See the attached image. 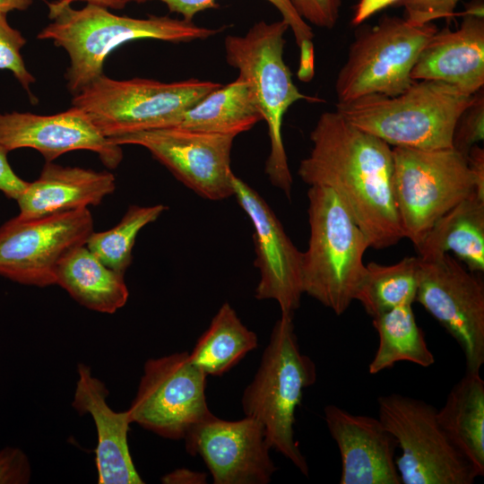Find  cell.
Returning a JSON list of instances; mask_svg holds the SVG:
<instances>
[{
  "label": "cell",
  "instance_id": "e575fe53",
  "mask_svg": "<svg viewBox=\"0 0 484 484\" xmlns=\"http://www.w3.org/2000/svg\"><path fill=\"white\" fill-rule=\"evenodd\" d=\"M30 476V463L22 450L7 446L0 451V484H26Z\"/></svg>",
  "mask_w": 484,
  "mask_h": 484
},
{
  "label": "cell",
  "instance_id": "ac0fdd59",
  "mask_svg": "<svg viewBox=\"0 0 484 484\" xmlns=\"http://www.w3.org/2000/svg\"><path fill=\"white\" fill-rule=\"evenodd\" d=\"M324 420L341 458V484H401L398 444L378 418L324 408Z\"/></svg>",
  "mask_w": 484,
  "mask_h": 484
},
{
  "label": "cell",
  "instance_id": "5b68a950",
  "mask_svg": "<svg viewBox=\"0 0 484 484\" xmlns=\"http://www.w3.org/2000/svg\"><path fill=\"white\" fill-rule=\"evenodd\" d=\"M316 380L314 361L301 353L292 314H281L259 367L244 390L241 404L246 417L264 428L266 441L305 476L309 469L294 435L295 412L303 391Z\"/></svg>",
  "mask_w": 484,
  "mask_h": 484
},
{
  "label": "cell",
  "instance_id": "d6a6232c",
  "mask_svg": "<svg viewBox=\"0 0 484 484\" xmlns=\"http://www.w3.org/2000/svg\"><path fill=\"white\" fill-rule=\"evenodd\" d=\"M460 0H399L394 5L404 8L405 19L414 24L431 23L435 20L454 16Z\"/></svg>",
  "mask_w": 484,
  "mask_h": 484
},
{
  "label": "cell",
  "instance_id": "2e32d148",
  "mask_svg": "<svg viewBox=\"0 0 484 484\" xmlns=\"http://www.w3.org/2000/svg\"><path fill=\"white\" fill-rule=\"evenodd\" d=\"M233 195L254 227L255 266L260 281L256 299H273L281 314H294L300 306L302 290V252L285 232L281 221L265 200L250 186L233 174Z\"/></svg>",
  "mask_w": 484,
  "mask_h": 484
},
{
  "label": "cell",
  "instance_id": "603a6c76",
  "mask_svg": "<svg viewBox=\"0 0 484 484\" xmlns=\"http://www.w3.org/2000/svg\"><path fill=\"white\" fill-rule=\"evenodd\" d=\"M437 420L476 477L484 475V381L480 372L466 371L436 411Z\"/></svg>",
  "mask_w": 484,
  "mask_h": 484
},
{
  "label": "cell",
  "instance_id": "8992f818",
  "mask_svg": "<svg viewBox=\"0 0 484 484\" xmlns=\"http://www.w3.org/2000/svg\"><path fill=\"white\" fill-rule=\"evenodd\" d=\"M289 25L281 19L260 21L243 36L229 35L224 40L227 63L238 71L249 85L267 124L270 153L264 171L271 184L290 197L292 177L282 141L281 127L289 108L298 100L322 102L303 94L294 84L283 59L284 34Z\"/></svg>",
  "mask_w": 484,
  "mask_h": 484
},
{
  "label": "cell",
  "instance_id": "7402d4cb",
  "mask_svg": "<svg viewBox=\"0 0 484 484\" xmlns=\"http://www.w3.org/2000/svg\"><path fill=\"white\" fill-rule=\"evenodd\" d=\"M124 275L105 265L83 245L61 258L56 284L88 309L113 314L125 305L129 297Z\"/></svg>",
  "mask_w": 484,
  "mask_h": 484
},
{
  "label": "cell",
  "instance_id": "9c48e42d",
  "mask_svg": "<svg viewBox=\"0 0 484 484\" xmlns=\"http://www.w3.org/2000/svg\"><path fill=\"white\" fill-rule=\"evenodd\" d=\"M393 192L403 237L417 248L433 224L476 191L467 157L455 149L393 147Z\"/></svg>",
  "mask_w": 484,
  "mask_h": 484
},
{
  "label": "cell",
  "instance_id": "d6986e66",
  "mask_svg": "<svg viewBox=\"0 0 484 484\" xmlns=\"http://www.w3.org/2000/svg\"><path fill=\"white\" fill-rule=\"evenodd\" d=\"M77 373L72 405L80 415H91L94 421L98 438L95 449L98 483H143L128 446V431L132 423L128 410L118 412L108 406V390L92 375L89 366L78 364Z\"/></svg>",
  "mask_w": 484,
  "mask_h": 484
},
{
  "label": "cell",
  "instance_id": "3957f363",
  "mask_svg": "<svg viewBox=\"0 0 484 484\" xmlns=\"http://www.w3.org/2000/svg\"><path fill=\"white\" fill-rule=\"evenodd\" d=\"M473 95L446 82L421 80L398 95L363 96L337 103L336 110L390 146L448 149L453 147L456 122Z\"/></svg>",
  "mask_w": 484,
  "mask_h": 484
},
{
  "label": "cell",
  "instance_id": "52a82bcc",
  "mask_svg": "<svg viewBox=\"0 0 484 484\" xmlns=\"http://www.w3.org/2000/svg\"><path fill=\"white\" fill-rule=\"evenodd\" d=\"M221 85L196 79L115 80L103 73L73 95L72 104L83 110L104 136L113 138L167 127L175 117Z\"/></svg>",
  "mask_w": 484,
  "mask_h": 484
},
{
  "label": "cell",
  "instance_id": "4316f807",
  "mask_svg": "<svg viewBox=\"0 0 484 484\" xmlns=\"http://www.w3.org/2000/svg\"><path fill=\"white\" fill-rule=\"evenodd\" d=\"M411 306L403 304L373 317L372 324L377 332L379 342L368 365L370 374L391 368L400 361L423 367L435 363V357L416 322Z\"/></svg>",
  "mask_w": 484,
  "mask_h": 484
},
{
  "label": "cell",
  "instance_id": "ba28073f",
  "mask_svg": "<svg viewBox=\"0 0 484 484\" xmlns=\"http://www.w3.org/2000/svg\"><path fill=\"white\" fill-rule=\"evenodd\" d=\"M436 30L433 22L419 25L384 15L374 26L358 31L335 80L337 103L403 92L415 82L411 77L412 68Z\"/></svg>",
  "mask_w": 484,
  "mask_h": 484
},
{
  "label": "cell",
  "instance_id": "f35d334b",
  "mask_svg": "<svg viewBox=\"0 0 484 484\" xmlns=\"http://www.w3.org/2000/svg\"><path fill=\"white\" fill-rule=\"evenodd\" d=\"M207 475L204 472L194 471L186 468L177 469L161 478L165 484H203Z\"/></svg>",
  "mask_w": 484,
  "mask_h": 484
},
{
  "label": "cell",
  "instance_id": "277c9868",
  "mask_svg": "<svg viewBox=\"0 0 484 484\" xmlns=\"http://www.w3.org/2000/svg\"><path fill=\"white\" fill-rule=\"evenodd\" d=\"M307 198L310 236L302 252L303 293L341 315L363 280L368 242L333 190L310 186Z\"/></svg>",
  "mask_w": 484,
  "mask_h": 484
},
{
  "label": "cell",
  "instance_id": "74e56055",
  "mask_svg": "<svg viewBox=\"0 0 484 484\" xmlns=\"http://www.w3.org/2000/svg\"><path fill=\"white\" fill-rule=\"evenodd\" d=\"M399 0H359L356 5L351 23L354 26L360 25L372 15L379 11L394 5Z\"/></svg>",
  "mask_w": 484,
  "mask_h": 484
},
{
  "label": "cell",
  "instance_id": "e0dca14e",
  "mask_svg": "<svg viewBox=\"0 0 484 484\" xmlns=\"http://www.w3.org/2000/svg\"><path fill=\"white\" fill-rule=\"evenodd\" d=\"M0 145L8 151L30 148L38 151L46 162L72 151L97 153L108 169H116L123 159L120 145L104 136L81 108L54 115L30 112L0 113Z\"/></svg>",
  "mask_w": 484,
  "mask_h": 484
},
{
  "label": "cell",
  "instance_id": "5bb4252c",
  "mask_svg": "<svg viewBox=\"0 0 484 484\" xmlns=\"http://www.w3.org/2000/svg\"><path fill=\"white\" fill-rule=\"evenodd\" d=\"M235 137L164 127L108 139L120 146L147 149L185 186L203 198L218 201L234 194L230 152Z\"/></svg>",
  "mask_w": 484,
  "mask_h": 484
},
{
  "label": "cell",
  "instance_id": "6da1fadb",
  "mask_svg": "<svg viewBox=\"0 0 484 484\" xmlns=\"http://www.w3.org/2000/svg\"><path fill=\"white\" fill-rule=\"evenodd\" d=\"M312 148L298 166L309 186L333 190L361 229L369 247L384 249L403 238L393 192V149L345 119L324 112L310 133Z\"/></svg>",
  "mask_w": 484,
  "mask_h": 484
},
{
  "label": "cell",
  "instance_id": "9a60e30c",
  "mask_svg": "<svg viewBox=\"0 0 484 484\" xmlns=\"http://www.w3.org/2000/svg\"><path fill=\"white\" fill-rule=\"evenodd\" d=\"M191 455H200L215 484H267L277 471L264 426L246 417L224 420L212 412L183 438Z\"/></svg>",
  "mask_w": 484,
  "mask_h": 484
},
{
  "label": "cell",
  "instance_id": "7c38bea8",
  "mask_svg": "<svg viewBox=\"0 0 484 484\" xmlns=\"http://www.w3.org/2000/svg\"><path fill=\"white\" fill-rule=\"evenodd\" d=\"M206 377L187 351L148 359L128 409L132 423L164 438L183 439L192 426L211 412Z\"/></svg>",
  "mask_w": 484,
  "mask_h": 484
},
{
  "label": "cell",
  "instance_id": "83f0119b",
  "mask_svg": "<svg viewBox=\"0 0 484 484\" xmlns=\"http://www.w3.org/2000/svg\"><path fill=\"white\" fill-rule=\"evenodd\" d=\"M418 274L419 256H406L391 265L371 262L366 265L355 300L361 303L372 318L398 306L413 304Z\"/></svg>",
  "mask_w": 484,
  "mask_h": 484
},
{
  "label": "cell",
  "instance_id": "f1b7e54d",
  "mask_svg": "<svg viewBox=\"0 0 484 484\" xmlns=\"http://www.w3.org/2000/svg\"><path fill=\"white\" fill-rule=\"evenodd\" d=\"M166 205H131L120 221L110 229L92 232L86 246L108 267L124 273L133 260V248L140 230L155 221Z\"/></svg>",
  "mask_w": 484,
  "mask_h": 484
},
{
  "label": "cell",
  "instance_id": "8d00e7d4",
  "mask_svg": "<svg viewBox=\"0 0 484 484\" xmlns=\"http://www.w3.org/2000/svg\"><path fill=\"white\" fill-rule=\"evenodd\" d=\"M468 165L474 177L476 193L484 198V150L478 144L471 147L467 155Z\"/></svg>",
  "mask_w": 484,
  "mask_h": 484
},
{
  "label": "cell",
  "instance_id": "1f68e13d",
  "mask_svg": "<svg viewBox=\"0 0 484 484\" xmlns=\"http://www.w3.org/2000/svg\"><path fill=\"white\" fill-rule=\"evenodd\" d=\"M483 88L473 95L469 106L459 117L453 135V148L467 157L471 147L484 138Z\"/></svg>",
  "mask_w": 484,
  "mask_h": 484
},
{
  "label": "cell",
  "instance_id": "7a4b0ae2",
  "mask_svg": "<svg viewBox=\"0 0 484 484\" xmlns=\"http://www.w3.org/2000/svg\"><path fill=\"white\" fill-rule=\"evenodd\" d=\"M48 5L52 22L39 31L38 39L51 40L68 54L70 65L65 77L73 95L102 75L108 56L126 42H189L206 39L222 30L168 16L142 19L117 15L108 8L89 4L81 9L56 1Z\"/></svg>",
  "mask_w": 484,
  "mask_h": 484
},
{
  "label": "cell",
  "instance_id": "4dcf8cb0",
  "mask_svg": "<svg viewBox=\"0 0 484 484\" xmlns=\"http://www.w3.org/2000/svg\"><path fill=\"white\" fill-rule=\"evenodd\" d=\"M6 16V13L0 11V70L11 72L30 93V84L35 82V78L28 71L21 54L26 39L8 23Z\"/></svg>",
  "mask_w": 484,
  "mask_h": 484
},
{
  "label": "cell",
  "instance_id": "30bf717a",
  "mask_svg": "<svg viewBox=\"0 0 484 484\" xmlns=\"http://www.w3.org/2000/svg\"><path fill=\"white\" fill-rule=\"evenodd\" d=\"M378 419L395 437V459L403 484H471V465L441 428L437 410L419 399L391 393L379 396Z\"/></svg>",
  "mask_w": 484,
  "mask_h": 484
},
{
  "label": "cell",
  "instance_id": "8fae6325",
  "mask_svg": "<svg viewBox=\"0 0 484 484\" xmlns=\"http://www.w3.org/2000/svg\"><path fill=\"white\" fill-rule=\"evenodd\" d=\"M92 232L88 208L32 219L17 215L0 227V276L23 285H54L61 258L86 245Z\"/></svg>",
  "mask_w": 484,
  "mask_h": 484
},
{
  "label": "cell",
  "instance_id": "484cf974",
  "mask_svg": "<svg viewBox=\"0 0 484 484\" xmlns=\"http://www.w3.org/2000/svg\"><path fill=\"white\" fill-rule=\"evenodd\" d=\"M257 345V335L243 324L230 304L224 302L189 358L206 376H222Z\"/></svg>",
  "mask_w": 484,
  "mask_h": 484
},
{
  "label": "cell",
  "instance_id": "4fadbf2b",
  "mask_svg": "<svg viewBox=\"0 0 484 484\" xmlns=\"http://www.w3.org/2000/svg\"><path fill=\"white\" fill-rule=\"evenodd\" d=\"M419 302L457 341L466 371L484 363V283L448 253L419 256Z\"/></svg>",
  "mask_w": 484,
  "mask_h": 484
},
{
  "label": "cell",
  "instance_id": "d4e9b609",
  "mask_svg": "<svg viewBox=\"0 0 484 484\" xmlns=\"http://www.w3.org/2000/svg\"><path fill=\"white\" fill-rule=\"evenodd\" d=\"M261 120L249 85L238 76L175 117L167 127L237 136Z\"/></svg>",
  "mask_w": 484,
  "mask_h": 484
},
{
  "label": "cell",
  "instance_id": "ffe728a7",
  "mask_svg": "<svg viewBox=\"0 0 484 484\" xmlns=\"http://www.w3.org/2000/svg\"><path fill=\"white\" fill-rule=\"evenodd\" d=\"M413 81H440L473 95L484 85V18L466 8L459 28L436 30L412 68Z\"/></svg>",
  "mask_w": 484,
  "mask_h": 484
},
{
  "label": "cell",
  "instance_id": "cb8c5ba5",
  "mask_svg": "<svg viewBox=\"0 0 484 484\" xmlns=\"http://www.w3.org/2000/svg\"><path fill=\"white\" fill-rule=\"evenodd\" d=\"M428 258L453 252L469 271H484V198L472 192L441 216L416 248Z\"/></svg>",
  "mask_w": 484,
  "mask_h": 484
},
{
  "label": "cell",
  "instance_id": "d590c367",
  "mask_svg": "<svg viewBox=\"0 0 484 484\" xmlns=\"http://www.w3.org/2000/svg\"><path fill=\"white\" fill-rule=\"evenodd\" d=\"M8 151L0 145V192L10 199H16L23 192L28 182L22 179L12 169Z\"/></svg>",
  "mask_w": 484,
  "mask_h": 484
},
{
  "label": "cell",
  "instance_id": "44dd1931",
  "mask_svg": "<svg viewBox=\"0 0 484 484\" xmlns=\"http://www.w3.org/2000/svg\"><path fill=\"white\" fill-rule=\"evenodd\" d=\"M115 188L111 172L46 162L39 177L28 182L16 199L18 216L32 219L98 205Z\"/></svg>",
  "mask_w": 484,
  "mask_h": 484
},
{
  "label": "cell",
  "instance_id": "836d02e7",
  "mask_svg": "<svg viewBox=\"0 0 484 484\" xmlns=\"http://www.w3.org/2000/svg\"><path fill=\"white\" fill-rule=\"evenodd\" d=\"M297 13L319 28H333L340 17L341 0H290Z\"/></svg>",
  "mask_w": 484,
  "mask_h": 484
},
{
  "label": "cell",
  "instance_id": "ab89813d",
  "mask_svg": "<svg viewBox=\"0 0 484 484\" xmlns=\"http://www.w3.org/2000/svg\"><path fill=\"white\" fill-rule=\"evenodd\" d=\"M85 2L89 4L99 5L108 9H122L132 0H56L61 4H72L73 2Z\"/></svg>",
  "mask_w": 484,
  "mask_h": 484
},
{
  "label": "cell",
  "instance_id": "f546056e",
  "mask_svg": "<svg viewBox=\"0 0 484 484\" xmlns=\"http://www.w3.org/2000/svg\"><path fill=\"white\" fill-rule=\"evenodd\" d=\"M143 3L152 0H135ZM165 4L170 12L179 13L183 19L192 21L194 15L217 6L216 0H157ZM281 14L282 20L292 30L300 53L314 50L312 28L297 13L290 0H266Z\"/></svg>",
  "mask_w": 484,
  "mask_h": 484
},
{
  "label": "cell",
  "instance_id": "60d3db41",
  "mask_svg": "<svg viewBox=\"0 0 484 484\" xmlns=\"http://www.w3.org/2000/svg\"><path fill=\"white\" fill-rule=\"evenodd\" d=\"M33 0H0V11L8 13L12 11H25Z\"/></svg>",
  "mask_w": 484,
  "mask_h": 484
}]
</instances>
